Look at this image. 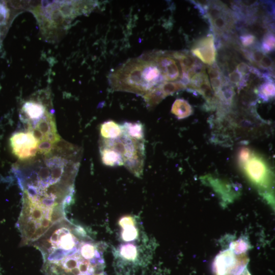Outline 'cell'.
I'll return each instance as SVG.
<instances>
[{"label":"cell","mask_w":275,"mask_h":275,"mask_svg":"<svg viewBox=\"0 0 275 275\" xmlns=\"http://www.w3.org/2000/svg\"><path fill=\"white\" fill-rule=\"evenodd\" d=\"M259 95L264 100H268L273 98L275 94L274 84L272 79L267 78L258 89Z\"/></svg>","instance_id":"obj_18"},{"label":"cell","mask_w":275,"mask_h":275,"mask_svg":"<svg viewBox=\"0 0 275 275\" xmlns=\"http://www.w3.org/2000/svg\"><path fill=\"white\" fill-rule=\"evenodd\" d=\"M48 112L46 106L39 100L26 101L21 108L22 120L26 123L37 121Z\"/></svg>","instance_id":"obj_10"},{"label":"cell","mask_w":275,"mask_h":275,"mask_svg":"<svg viewBox=\"0 0 275 275\" xmlns=\"http://www.w3.org/2000/svg\"><path fill=\"white\" fill-rule=\"evenodd\" d=\"M163 81L156 64L142 56L128 60L109 76V82L113 90L143 96Z\"/></svg>","instance_id":"obj_3"},{"label":"cell","mask_w":275,"mask_h":275,"mask_svg":"<svg viewBox=\"0 0 275 275\" xmlns=\"http://www.w3.org/2000/svg\"><path fill=\"white\" fill-rule=\"evenodd\" d=\"M260 48L265 53L274 50V36L272 32L268 31L263 36Z\"/></svg>","instance_id":"obj_20"},{"label":"cell","mask_w":275,"mask_h":275,"mask_svg":"<svg viewBox=\"0 0 275 275\" xmlns=\"http://www.w3.org/2000/svg\"><path fill=\"white\" fill-rule=\"evenodd\" d=\"M101 138L114 139L119 137L122 133L121 124L112 120H108L101 124L100 128Z\"/></svg>","instance_id":"obj_13"},{"label":"cell","mask_w":275,"mask_h":275,"mask_svg":"<svg viewBox=\"0 0 275 275\" xmlns=\"http://www.w3.org/2000/svg\"><path fill=\"white\" fill-rule=\"evenodd\" d=\"M10 142L13 153L20 160L34 157L38 152L39 141L28 130L14 133L10 138Z\"/></svg>","instance_id":"obj_6"},{"label":"cell","mask_w":275,"mask_h":275,"mask_svg":"<svg viewBox=\"0 0 275 275\" xmlns=\"http://www.w3.org/2000/svg\"><path fill=\"white\" fill-rule=\"evenodd\" d=\"M252 154L251 150L247 148H241L238 153V159L239 164L242 167L249 160Z\"/></svg>","instance_id":"obj_25"},{"label":"cell","mask_w":275,"mask_h":275,"mask_svg":"<svg viewBox=\"0 0 275 275\" xmlns=\"http://www.w3.org/2000/svg\"><path fill=\"white\" fill-rule=\"evenodd\" d=\"M168 53L172 58L179 61L181 70V78L189 71L201 65L194 56L186 52L174 51Z\"/></svg>","instance_id":"obj_11"},{"label":"cell","mask_w":275,"mask_h":275,"mask_svg":"<svg viewBox=\"0 0 275 275\" xmlns=\"http://www.w3.org/2000/svg\"><path fill=\"white\" fill-rule=\"evenodd\" d=\"M119 224L123 229L122 238L124 241H132L136 238L138 230L134 226V220L131 216L123 217L120 220Z\"/></svg>","instance_id":"obj_14"},{"label":"cell","mask_w":275,"mask_h":275,"mask_svg":"<svg viewBox=\"0 0 275 275\" xmlns=\"http://www.w3.org/2000/svg\"><path fill=\"white\" fill-rule=\"evenodd\" d=\"M226 79L230 84L235 85L241 88L243 82V76L237 70H234L229 73L228 77L226 78Z\"/></svg>","instance_id":"obj_24"},{"label":"cell","mask_w":275,"mask_h":275,"mask_svg":"<svg viewBox=\"0 0 275 275\" xmlns=\"http://www.w3.org/2000/svg\"><path fill=\"white\" fill-rule=\"evenodd\" d=\"M164 97L172 95L176 92L186 89L185 84L181 80L175 81H164L158 85Z\"/></svg>","instance_id":"obj_17"},{"label":"cell","mask_w":275,"mask_h":275,"mask_svg":"<svg viewBox=\"0 0 275 275\" xmlns=\"http://www.w3.org/2000/svg\"><path fill=\"white\" fill-rule=\"evenodd\" d=\"M193 56H196L203 63L211 66L216 59V49L214 43V36L209 34L196 41L191 48Z\"/></svg>","instance_id":"obj_9"},{"label":"cell","mask_w":275,"mask_h":275,"mask_svg":"<svg viewBox=\"0 0 275 275\" xmlns=\"http://www.w3.org/2000/svg\"><path fill=\"white\" fill-rule=\"evenodd\" d=\"M249 178L256 184L263 185L268 179L270 171L264 159L252 153L249 160L242 166Z\"/></svg>","instance_id":"obj_8"},{"label":"cell","mask_w":275,"mask_h":275,"mask_svg":"<svg viewBox=\"0 0 275 275\" xmlns=\"http://www.w3.org/2000/svg\"><path fill=\"white\" fill-rule=\"evenodd\" d=\"M102 162L105 166L116 167L124 165L123 158L116 151L106 147H100Z\"/></svg>","instance_id":"obj_12"},{"label":"cell","mask_w":275,"mask_h":275,"mask_svg":"<svg viewBox=\"0 0 275 275\" xmlns=\"http://www.w3.org/2000/svg\"><path fill=\"white\" fill-rule=\"evenodd\" d=\"M249 259L245 254H235L230 249L219 253L213 263L215 275H236L245 267Z\"/></svg>","instance_id":"obj_5"},{"label":"cell","mask_w":275,"mask_h":275,"mask_svg":"<svg viewBox=\"0 0 275 275\" xmlns=\"http://www.w3.org/2000/svg\"><path fill=\"white\" fill-rule=\"evenodd\" d=\"M79 243L71 226L59 224L32 245L42 253L45 275H98L95 271L100 262L84 257L79 252Z\"/></svg>","instance_id":"obj_2"},{"label":"cell","mask_w":275,"mask_h":275,"mask_svg":"<svg viewBox=\"0 0 275 275\" xmlns=\"http://www.w3.org/2000/svg\"><path fill=\"white\" fill-rule=\"evenodd\" d=\"M251 68L252 67L250 66L248 64L244 62H240L236 66L235 69L241 73L244 77L250 72Z\"/></svg>","instance_id":"obj_26"},{"label":"cell","mask_w":275,"mask_h":275,"mask_svg":"<svg viewBox=\"0 0 275 275\" xmlns=\"http://www.w3.org/2000/svg\"><path fill=\"white\" fill-rule=\"evenodd\" d=\"M120 252L121 256L127 260H133L137 256L136 246L130 243L121 245Z\"/></svg>","instance_id":"obj_21"},{"label":"cell","mask_w":275,"mask_h":275,"mask_svg":"<svg viewBox=\"0 0 275 275\" xmlns=\"http://www.w3.org/2000/svg\"><path fill=\"white\" fill-rule=\"evenodd\" d=\"M230 249L235 254L240 255L245 253L249 249V245L244 240L239 239L231 243Z\"/></svg>","instance_id":"obj_23"},{"label":"cell","mask_w":275,"mask_h":275,"mask_svg":"<svg viewBox=\"0 0 275 275\" xmlns=\"http://www.w3.org/2000/svg\"><path fill=\"white\" fill-rule=\"evenodd\" d=\"M240 42L242 47L246 49L251 48L257 46V38L253 34L245 32L239 37Z\"/></svg>","instance_id":"obj_22"},{"label":"cell","mask_w":275,"mask_h":275,"mask_svg":"<svg viewBox=\"0 0 275 275\" xmlns=\"http://www.w3.org/2000/svg\"><path fill=\"white\" fill-rule=\"evenodd\" d=\"M204 17L208 19L212 31L219 37L232 32L239 17L222 2L210 1Z\"/></svg>","instance_id":"obj_4"},{"label":"cell","mask_w":275,"mask_h":275,"mask_svg":"<svg viewBox=\"0 0 275 275\" xmlns=\"http://www.w3.org/2000/svg\"><path fill=\"white\" fill-rule=\"evenodd\" d=\"M148 106L152 107L158 104L165 97L158 86L143 96Z\"/></svg>","instance_id":"obj_19"},{"label":"cell","mask_w":275,"mask_h":275,"mask_svg":"<svg viewBox=\"0 0 275 275\" xmlns=\"http://www.w3.org/2000/svg\"><path fill=\"white\" fill-rule=\"evenodd\" d=\"M236 275H251L249 270L247 269V267H245L243 269H242L240 272L237 273Z\"/></svg>","instance_id":"obj_27"},{"label":"cell","mask_w":275,"mask_h":275,"mask_svg":"<svg viewBox=\"0 0 275 275\" xmlns=\"http://www.w3.org/2000/svg\"><path fill=\"white\" fill-rule=\"evenodd\" d=\"M142 57L156 64L164 81H175L181 78L182 74L177 62L169 53L156 51L147 53Z\"/></svg>","instance_id":"obj_7"},{"label":"cell","mask_w":275,"mask_h":275,"mask_svg":"<svg viewBox=\"0 0 275 275\" xmlns=\"http://www.w3.org/2000/svg\"><path fill=\"white\" fill-rule=\"evenodd\" d=\"M123 131L128 135L138 139H144V125L140 122H125L121 124Z\"/></svg>","instance_id":"obj_16"},{"label":"cell","mask_w":275,"mask_h":275,"mask_svg":"<svg viewBox=\"0 0 275 275\" xmlns=\"http://www.w3.org/2000/svg\"><path fill=\"white\" fill-rule=\"evenodd\" d=\"M49 161L46 168L20 179L23 194L17 227L26 244L36 241L65 219V208L71 202V179L63 161L54 158Z\"/></svg>","instance_id":"obj_1"},{"label":"cell","mask_w":275,"mask_h":275,"mask_svg":"<svg viewBox=\"0 0 275 275\" xmlns=\"http://www.w3.org/2000/svg\"><path fill=\"white\" fill-rule=\"evenodd\" d=\"M171 112L178 119H183L192 114L193 108L186 100L179 98L174 101L172 107Z\"/></svg>","instance_id":"obj_15"}]
</instances>
